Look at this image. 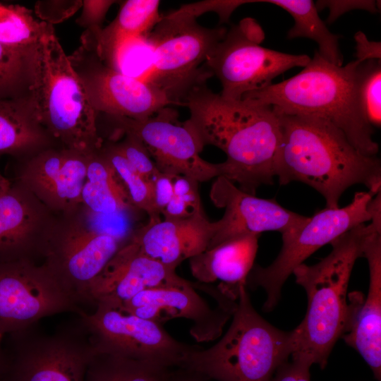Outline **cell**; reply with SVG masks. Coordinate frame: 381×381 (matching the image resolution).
I'll return each mask as SVG.
<instances>
[{"label": "cell", "mask_w": 381, "mask_h": 381, "mask_svg": "<svg viewBox=\"0 0 381 381\" xmlns=\"http://www.w3.org/2000/svg\"><path fill=\"white\" fill-rule=\"evenodd\" d=\"M183 104L190 111L184 123L201 149L213 145L226 155L221 176L252 195L260 186L273 183L281 125L272 107L226 99L206 83L190 89Z\"/></svg>", "instance_id": "1"}, {"label": "cell", "mask_w": 381, "mask_h": 381, "mask_svg": "<svg viewBox=\"0 0 381 381\" xmlns=\"http://www.w3.org/2000/svg\"><path fill=\"white\" fill-rule=\"evenodd\" d=\"M275 111L281 125L275 164L280 185L292 181L307 184L324 197L329 208L339 207L344 192L356 184L365 186L375 195L381 191L377 156L359 151L325 120Z\"/></svg>", "instance_id": "2"}, {"label": "cell", "mask_w": 381, "mask_h": 381, "mask_svg": "<svg viewBox=\"0 0 381 381\" xmlns=\"http://www.w3.org/2000/svg\"><path fill=\"white\" fill-rule=\"evenodd\" d=\"M381 224H361L332 241L331 252L313 265L304 263L293 272L306 292L307 310L293 329L292 360L325 368L337 341L343 335L349 314L348 285L356 260L363 257L365 241Z\"/></svg>", "instance_id": "3"}, {"label": "cell", "mask_w": 381, "mask_h": 381, "mask_svg": "<svg viewBox=\"0 0 381 381\" xmlns=\"http://www.w3.org/2000/svg\"><path fill=\"white\" fill-rule=\"evenodd\" d=\"M359 64L355 59L339 66L316 51L298 74L241 99L269 105L286 114L325 120L339 129L359 151L377 156L379 145L373 138V128L361 114L356 97L355 75Z\"/></svg>", "instance_id": "4"}, {"label": "cell", "mask_w": 381, "mask_h": 381, "mask_svg": "<svg viewBox=\"0 0 381 381\" xmlns=\"http://www.w3.org/2000/svg\"><path fill=\"white\" fill-rule=\"evenodd\" d=\"M28 102L33 117L64 148L90 154L99 150L97 111L84 83L49 25L36 47Z\"/></svg>", "instance_id": "5"}, {"label": "cell", "mask_w": 381, "mask_h": 381, "mask_svg": "<svg viewBox=\"0 0 381 381\" xmlns=\"http://www.w3.org/2000/svg\"><path fill=\"white\" fill-rule=\"evenodd\" d=\"M231 323L208 349L194 346L179 368L207 381H270L294 349L293 331L281 330L260 316L246 286L239 290Z\"/></svg>", "instance_id": "6"}, {"label": "cell", "mask_w": 381, "mask_h": 381, "mask_svg": "<svg viewBox=\"0 0 381 381\" xmlns=\"http://www.w3.org/2000/svg\"><path fill=\"white\" fill-rule=\"evenodd\" d=\"M380 193L357 192L348 205L326 207L282 234V245L275 260L265 267L254 265L246 281L247 288L260 287L265 291L263 311L270 312L276 307L286 279L310 255L356 226L381 214Z\"/></svg>", "instance_id": "7"}, {"label": "cell", "mask_w": 381, "mask_h": 381, "mask_svg": "<svg viewBox=\"0 0 381 381\" xmlns=\"http://www.w3.org/2000/svg\"><path fill=\"white\" fill-rule=\"evenodd\" d=\"M226 31L224 27L202 26L195 17L176 11L162 16L145 41L152 59L143 80L183 106L188 92L212 76L205 61Z\"/></svg>", "instance_id": "8"}, {"label": "cell", "mask_w": 381, "mask_h": 381, "mask_svg": "<svg viewBox=\"0 0 381 381\" xmlns=\"http://www.w3.org/2000/svg\"><path fill=\"white\" fill-rule=\"evenodd\" d=\"M6 335L1 370L6 381H84L96 352L80 316L52 334L34 325Z\"/></svg>", "instance_id": "9"}, {"label": "cell", "mask_w": 381, "mask_h": 381, "mask_svg": "<svg viewBox=\"0 0 381 381\" xmlns=\"http://www.w3.org/2000/svg\"><path fill=\"white\" fill-rule=\"evenodd\" d=\"M260 26L246 18L234 25L207 55L205 66L221 83L220 95L241 100L247 94L264 89L285 71L305 67L306 54H291L263 47Z\"/></svg>", "instance_id": "10"}, {"label": "cell", "mask_w": 381, "mask_h": 381, "mask_svg": "<svg viewBox=\"0 0 381 381\" xmlns=\"http://www.w3.org/2000/svg\"><path fill=\"white\" fill-rule=\"evenodd\" d=\"M127 242L97 231L81 204L71 212L58 214L43 253V264L80 304H92V284Z\"/></svg>", "instance_id": "11"}, {"label": "cell", "mask_w": 381, "mask_h": 381, "mask_svg": "<svg viewBox=\"0 0 381 381\" xmlns=\"http://www.w3.org/2000/svg\"><path fill=\"white\" fill-rule=\"evenodd\" d=\"M92 313L80 316L95 350L179 368L194 347L172 337L154 321L124 311L105 301H97Z\"/></svg>", "instance_id": "12"}, {"label": "cell", "mask_w": 381, "mask_h": 381, "mask_svg": "<svg viewBox=\"0 0 381 381\" xmlns=\"http://www.w3.org/2000/svg\"><path fill=\"white\" fill-rule=\"evenodd\" d=\"M44 265L31 260L0 262V334L28 328L57 313L85 312Z\"/></svg>", "instance_id": "13"}, {"label": "cell", "mask_w": 381, "mask_h": 381, "mask_svg": "<svg viewBox=\"0 0 381 381\" xmlns=\"http://www.w3.org/2000/svg\"><path fill=\"white\" fill-rule=\"evenodd\" d=\"M110 117L119 133L131 135L143 145L160 172L199 183L222 176L221 163L200 156L202 150L191 131L178 120L175 109L166 107L143 119Z\"/></svg>", "instance_id": "14"}, {"label": "cell", "mask_w": 381, "mask_h": 381, "mask_svg": "<svg viewBox=\"0 0 381 381\" xmlns=\"http://www.w3.org/2000/svg\"><path fill=\"white\" fill-rule=\"evenodd\" d=\"M199 289L198 282L185 288L149 289L117 306L162 325L172 319L189 320L193 322L190 335L198 342L211 341L221 336L238 299L226 298L212 306Z\"/></svg>", "instance_id": "15"}, {"label": "cell", "mask_w": 381, "mask_h": 381, "mask_svg": "<svg viewBox=\"0 0 381 381\" xmlns=\"http://www.w3.org/2000/svg\"><path fill=\"white\" fill-rule=\"evenodd\" d=\"M210 198L215 206L224 209V213L215 222L216 230L207 248L245 235L272 231L282 234L298 227L308 217L284 208L274 199L248 193L224 176L215 179Z\"/></svg>", "instance_id": "16"}, {"label": "cell", "mask_w": 381, "mask_h": 381, "mask_svg": "<svg viewBox=\"0 0 381 381\" xmlns=\"http://www.w3.org/2000/svg\"><path fill=\"white\" fill-rule=\"evenodd\" d=\"M88 155L66 148L48 147L25 159L16 181L56 214L71 212L82 204Z\"/></svg>", "instance_id": "17"}, {"label": "cell", "mask_w": 381, "mask_h": 381, "mask_svg": "<svg viewBox=\"0 0 381 381\" xmlns=\"http://www.w3.org/2000/svg\"><path fill=\"white\" fill-rule=\"evenodd\" d=\"M57 216L24 186L12 183L0 197V262L43 257Z\"/></svg>", "instance_id": "18"}, {"label": "cell", "mask_w": 381, "mask_h": 381, "mask_svg": "<svg viewBox=\"0 0 381 381\" xmlns=\"http://www.w3.org/2000/svg\"><path fill=\"white\" fill-rule=\"evenodd\" d=\"M193 282L176 272V269L143 254L129 241L116 253L90 287L92 304L105 301L121 306L149 289L185 288Z\"/></svg>", "instance_id": "19"}, {"label": "cell", "mask_w": 381, "mask_h": 381, "mask_svg": "<svg viewBox=\"0 0 381 381\" xmlns=\"http://www.w3.org/2000/svg\"><path fill=\"white\" fill-rule=\"evenodd\" d=\"M88 70H75L95 110L109 116L147 118L169 105H176L159 88L105 65L97 56Z\"/></svg>", "instance_id": "20"}, {"label": "cell", "mask_w": 381, "mask_h": 381, "mask_svg": "<svg viewBox=\"0 0 381 381\" xmlns=\"http://www.w3.org/2000/svg\"><path fill=\"white\" fill-rule=\"evenodd\" d=\"M369 268L367 296L349 294V314L341 338L355 349L370 368L375 378L381 380V231L367 237L363 251Z\"/></svg>", "instance_id": "21"}, {"label": "cell", "mask_w": 381, "mask_h": 381, "mask_svg": "<svg viewBox=\"0 0 381 381\" xmlns=\"http://www.w3.org/2000/svg\"><path fill=\"white\" fill-rule=\"evenodd\" d=\"M215 230V222L202 211L185 219L149 221L134 231L130 240L143 254L176 269L183 260L205 250Z\"/></svg>", "instance_id": "22"}, {"label": "cell", "mask_w": 381, "mask_h": 381, "mask_svg": "<svg viewBox=\"0 0 381 381\" xmlns=\"http://www.w3.org/2000/svg\"><path fill=\"white\" fill-rule=\"evenodd\" d=\"M259 234L236 237L207 248L189 259L192 275L198 282L217 286L229 296L238 299L239 290L246 286L254 266Z\"/></svg>", "instance_id": "23"}, {"label": "cell", "mask_w": 381, "mask_h": 381, "mask_svg": "<svg viewBox=\"0 0 381 381\" xmlns=\"http://www.w3.org/2000/svg\"><path fill=\"white\" fill-rule=\"evenodd\" d=\"M158 0H128L116 18L92 37L97 56L105 65L119 71L125 54L133 46L146 41L160 20Z\"/></svg>", "instance_id": "24"}, {"label": "cell", "mask_w": 381, "mask_h": 381, "mask_svg": "<svg viewBox=\"0 0 381 381\" xmlns=\"http://www.w3.org/2000/svg\"><path fill=\"white\" fill-rule=\"evenodd\" d=\"M82 205L96 214L137 212L118 174L99 150L89 154Z\"/></svg>", "instance_id": "25"}, {"label": "cell", "mask_w": 381, "mask_h": 381, "mask_svg": "<svg viewBox=\"0 0 381 381\" xmlns=\"http://www.w3.org/2000/svg\"><path fill=\"white\" fill-rule=\"evenodd\" d=\"M51 139L33 117L28 102L0 99V155L32 156L48 148Z\"/></svg>", "instance_id": "26"}, {"label": "cell", "mask_w": 381, "mask_h": 381, "mask_svg": "<svg viewBox=\"0 0 381 381\" xmlns=\"http://www.w3.org/2000/svg\"><path fill=\"white\" fill-rule=\"evenodd\" d=\"M258 2L274 4L288 12L294 19L293 27L287 37H306L318 45L319 54L327 61L341 66L343 56L339 49V38L332 33L318 15L315 3L310 0H266Z\"/></svg>", "instance_id": "27"}, {"label": "cell", "mask_w": 381, "mask_h": 381, "mask_svg": "<svg viewBox=\"0 0 381 381\" xmlns=\"http://www.w3.org/2000/svg\"><path fill=\"white\" fill-rule=\"evenodd\" d=\"M172 369L96 351L87 365L84 381H167Z\"/></svg>", "instance_id": "28"}, {"label": "cell", "mask_w": 381, "mask_h": 381, "mask_svg": "<svg viewBox=\"0 0 381 381\" xmlns=\"http://www.w3.org/2000/svg\"><path fill=\"white\" fill-rule=\"evenodd\" d=\"M37 45L13 47L0 42V99H19L21 87L28 91L33 79Z\"/></svg>", "instance_id": "29"}, {"label": "cell", "mask_w": 381, "mask_h": 381, "mask_svg": "<svg viewBox=\"0 0 381 381\" xmlns=\"http://www.w3.org/2000/svg\"><path fill=\"white\" fill-rule=\"evenodd\" d=\"M49 24L36 20L30 9L0 2V42L13 47L36 46Z\"/></svg>", "instance_id": "30"}, {"label": "cell", "mask_w": 381, "mask_h": 381, "mask_svg": "<svg viewBox=\"0 0 381 381\" xmlns=\"http://www.w3.org/2000/svg\"><path fill=\"white\" fill-rule=\"evenodd\" d=\"M102 152L112 165L122 181L133 205L145 212L150 222L161 219L154 201V188L152 181L140 175L119 152L114 144L102 147Z\"/></svg>", "instance_id": "31"}, {"label": "cell", "mask_w": 381, "mask_h": 381, "mask_svg": "<svg viewBox=\"0 0 381 381\" xmlns=\"http://www.w3.org/2000/svg\"><path fill=\"white\" fill-rule=\"evenodd\" d=\"M381 61L360 63L356 70L355 90L358 108L372 127L381 126Z\"/></svg>", "instance_id": "32"}, {"label": "cell", "mask_w": 381, "mask_h": 381, "mask_svg": "<svg viewBox=\"0 0 381 381\" xmlns=\"http://www.w3.org/2000/svg\"><path fill=\"white\" fill-rule=\"evenodd\" d=\"M124 135L123 141L114 144L116 149L140 175L152 182L160 171L143 145L134 137Z\"/></svg>", "instance_id": "33"}, {"label": "cell", "mask_w": 381, "mask_h": 381, "mask_svg": "<svg viewBox=\"0 0 381 381\" xmlns=\"http://www.w3.org/2000/svg\"><path fill=\"white\" fill-rule=\"evenodd\" d=\"M246 3H253V1L249 0L206 1L183 5L176 11L195 18L205 12L214 11L219 16L221 23H226L238 6Z\"/></svg>", "instance_id": "34"}, {"label": "cell", "mask_w": 381, "mask_h": 381, "mask_svg": "<svg viewBox=\"0 0 381 381\" xmlns=\"http://www.w3.org/2000/svg\"><path fill=\"white\" fill-rule=\"evenodd\" d=\"M114 2L115 1H83V11L77 19V23L89 28V37H94L102 30V23Z\"/></svg>", "instance_id": "35"}, {"label": "cell", "mask_w": 381, "mask_h": 381, "mask_svg": "<svg viewBox=\"0 0 381 381\" xmlns=\"http://www.w3.org/2000/svg\"><path fill=\"white\" fill-rule=\"evenodd\" d=\"M82 6L83 1H43L36 4L35 11L43 21L51 24L67 18Z\"/></svg>", "instance_id": "36"}, {"label": "cell", "mask_w": 381, "mask_h": 381, "mask_svg": "<svg viewBox=\"0 0 381 381\" xmlns=\"http://www.w3.org/2000/svg\"><path fill=\"white\" fill-rule=\"evenodd\" d=\"M174 196L188 205L194 212H202L203 208L197 181L184 176H174Z\"/></svg>", "instance_id": "37"}, {"label": "cell", "mask_w": 381, "mask_h": 381, "mask_svg": "<svg viewBox=\"0 0 381 381\" xmlns=\"http://www.w3.org/2000/svg\"><path fill=\"white\" fill-rule=\"evenodd\" d=\"M318 11L325 8L329 9L327 22L331 23L341 15L354 9H363L371 13L378 12V4L375 1H318L315 4Z\"/></svg>", "instance_id": "38"}, {"label": "cell", "mask_w": 381, "mask_h": 381, "mask_svg": "<svg viewBox=\"0 0 381 381\" xmlns=\"http://www.w3.org/2000/svg\"><path fill=\"white\" fill-rule=\"evenodd\" d=\"M173 177L160 172L152 181L155 207L160 216L174 196Z\"/></svg>", "instance_id": "39"}, {"label": "cell", "mask_w": 381, "mask_h": 381, "mask_svg": "<svg viewBox=\"0 0 381 381\" xmlns=\"http://www.w3.org/2000/svg\"><path fill=\"white\" fill-rule=\"evenodd\" d=\"M310 365L298 361L282 363L270 381H310Z\"/></svg>", "instance_id": "40"}, {"label": "cell", "mask_w": 381, "mask_h": 381, "mask_svg": "<svg viewBox=\"0 0 381 381\" xmlns=\"http://www.w3.org/2000/svg\"><path fill=\"white\" fill-rule=\"evenodd\" d=\"M356 43V57L360 63L369 60H380L381 43L380 42L370 41L365 35L359 31L354 35Z\"/></svg>", "instance_id": "41"}, {"label": "cell", "mask_w": 381, "mask_h": 381, "mask_svg": "<svg viewBox=\"0 0 381 381\" xmlns=\"http://www.w3.org/2000/svg\"><path fill=\"white\" fill-rule=\"evenodd\" d=\"M167 381H207L200 375L182 368L172 369Z\"/></svg>", "instance_id": "42"}, {"label": "cell", "mask_w": 381, "mask_h": 381, "mask_svg": "<svg viewBox=\"0 0 381 381\" xmlns=\"http://www.w3.org/2000/svg\"><path fill=\"white\" fill-rule=\"evenodd\" d=\"M11 185L12 183L0 172V197L10 189Z\"/></svg>", "instance_id": "43"}, {"label": "cell", "mask_w": 381, "mask_h": 381, "mask_svg": "<svg viewBox=\"0 0 381 381\" xmlns=\"http://www.w3.org/2000/svg\"><path fill=\"white\" fill-rule=\"evenodd\" d=\"M4 336L0 334V381L1 377V370H2V341Z\"/></svg>", "instance_id": "44"}]
</instances>
